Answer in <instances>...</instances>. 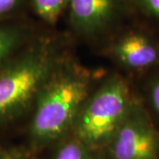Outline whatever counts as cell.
Listing matches in <instances>:
<instances>
[{"label":"cell","mask_w":159,"mask_h":159,"mask_svg":"<svg viewBox=\"0 0 159 159\" xmlns=\"http://www.w3.org/2000/svg\"><path fill=\"white\" fill-rule=\"evenodd\" d=\"M92 79L75 66L52 69L36 96L30 137L38 147L56 142L74 128L90 91Z\"/></svg>","instance_id":"1"},{"label":"cell","mask_w":159,"mask_h":159,"mask_svg":"<svg viewBox=\"0 0 159 159\" xmlns=\"http://www.w3.org/2000/svg\"><path fill=\"white\" fill-rule=\"evenodd\" d=\"M134 104L125 80L112 77L87 99L74 124L75 138L91 151L110 145Z\"/></svg>","instance_id":"2"},{"label":"cell","mask_w":159,"mask_h":159,"mask_svg":"<svg viewBox=\"0 0 159 159\" xmlns=\"http://www.w3.org/2000/svg\"><path fill=\"white\" fill-rule=\"evenodd\" d=\"M54 66L51 45L40 43L0 73V122L19 113L37 96Z\"/></svg>","instance_id":"3"},{"label":"cell","mask_w":159,"mask_h":159,"mask_svg":"<svg viewBox=\"0 0 159 159\" xmlns=\"http://www.w3.org/2000/svg\"><path fill=\"white\" fill-rule=\"evenodd\" d=\"M109 146L113 159H158V134L140 104L134 102Z\"/></svg>","instance_id":"4"},{"label":"cell","mask_w":159,"mask_h":159,"mask_svg":"<svg viewBox=\"0 0 159 159\" xmlns=\"http://www.w3.org/2000/svg\"><path fill=\"white\" fill-rule=\"evenodd\" d=\"M112 54L124 66L142 70L159 64V44L148 34L130 32L114 44Z\"/></svg>","instance_id":"5"},{"label":"cell","mask_w":159,"mask_h":159,"mask_svg":"<svg viewBox=\"0 0 159 159\" xmlns=\"http://www.w3.org/2000/svg\"><path fill=\"white\" fill-rule=\"evenodd\" d=\"M70 17L80 31L91 34L103 29L114 17L117 0H70Z\"/></svg>","instance_id":"6"},{"label":"cell","mask_w":159,"mask_h":159,"mask_svg":"<svg viewBox=\"0 0 159 159\" xmlns=\"http://www.w3.org/2000/svg\"><path fill=\"white\" fill-rule=\"evenodd\" d=\"M70 0H33L34 9L40 17L49 23H55Z\"/></svg>","instance_id":"7"},{"label":"cell","mask_w":159,"mask_h":159,"mask_svg":"<svg viewBox=\"0 0 159 159\" xmlns=\"http://www.w3.org/2000/svg\"><path fill=\"white\" fill-rule=\"evenodd\" d=\"M55 159H94V157L90 149L77 138H74L60 146Z\"/></svg>","instance_id":"8"},{"label":"cell","mask_w":159,"mask_h":159,"mask_svg":"<svg viewBox=\"0 0 159 159\" xmlns=\"http://www.w3.org/2000/svg\"><path fill=\"white\" fill-rule=\"evenodd\" d=\"M20 40L16 30L0 28V66L13 51Z\"/></svg>","instance_id":"9"},{"label":"cell","mask_w":159,"mask_h":159,"mask_svg":"<svg viewBox=\"0 0 159 159\" xmlns=\"http://www.w3.org/2000/svg\"><path fill=\"white\" fill-rule=\"evenodd\" d=\"M134 3L145 15L159 20V0H134Z\"/></svg>","instance_id":"10"},{"label":"cell","mask_w":159,"mask_h":159,"mask_svg":"<svg viewBox=\"0 0 159 159\" xmlns=\"http://www.w3.org/2000/svg\"><path fill=\"white\" fill-rule=\"evenodd\" d=\"M149 99L153 110L159 115V76L151 82L149 88Z\"/></svg>","instance_id":"11"},{"label":"cell","mask_w":159,"mask_h":159,"mask_svg":"<svg viewBox=\"0 0 159 159\" xmlns=\"http://www.w3.org/2000/svg\"><path fill=\"white\" fill-rule=\"evenodd\" d=\"M20 0H0V14L11 11Z\"/></svg>","instance_id":"12"},{"label":"cell","mask_w":159,"mask_h":159,"mask_svg":"<svg viewBox=\"0 0 159 159\" xmlns=\"http://www.w3.org/2000/svg\"><path fill=\"white\" fill-rule=\"evenodd\" d=\"M0 159H25L21 155H20L12 150H0Z\"/></svg>","instance_id":"13"}]
</instances>
